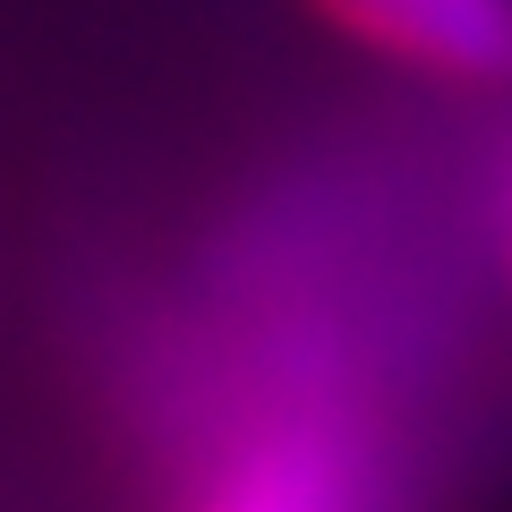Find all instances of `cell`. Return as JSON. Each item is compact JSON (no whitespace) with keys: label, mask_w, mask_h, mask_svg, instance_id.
<instances>
[{"label":"cell","mask_w":512,"mask_h":512,"mask_svg":"<svg viewBox=\"0 0 512 512\" xmlns=\"http://www.w3.org/2000/svg\"><path fill=\"white\" fill-rule=\"evenodd\" d=\"M188 512H367V478L333 419L282 410L222 453V470L197 487Z\"/></svg>","instance_id":"1"},{"label":"cell","mask_w":512,"mask_h":512,"mask_svg":"<svg viewBox=\"0 0 512 512\" xmlns=\"http://www.w3.org/2000/svg\"><path fill=\"white\" fill-rule=\"evenodd\" d=\"M333 35L444 86H512V0H308Z\"/></svg>","instance_id":"2"}]
</instances>
